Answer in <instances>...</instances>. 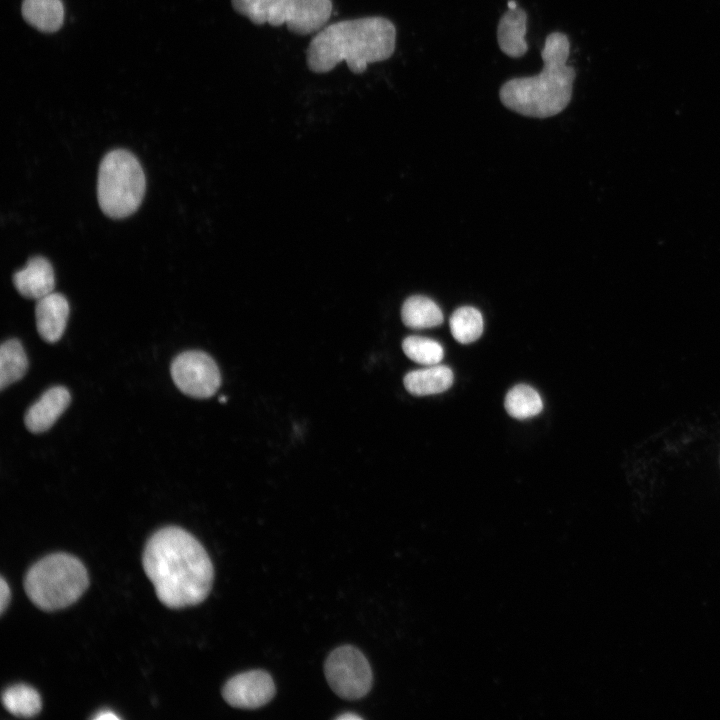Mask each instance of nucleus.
Returning <instances> with one entry per match:
<instances>
[{
	"instance_id": "obj_6",
	"label": "nucleus",
	"mask_w": 720,
	"mask_h": 720,
	"mask_svg": "<svg viewBox=\"0 0 720 720\" xmlns=\"http://www.w3.org/2000/svg\"><path fill=\"white\" fill-rule=\"evenodd\" d=\"M236 12L255 25H286L298 35L321 30L329 20L331 0H231Z\"/></svg>"
},
{
	"instance_id": "obj_26",
	"label": "nucleus",
	"mask_w": 720,
	"mask_h": 720,
	"mask_svg": "<svg viewBox=\"0 0 720 720\" xmlns=\"http://www.w3.org/2000/svg\"><path fill=\"white\" fill-rule=\"evenodd\" d=\"M226 400H227V398H226L225 396H221V397L219 398V401H220L221 403H225Z\"/></svg>"
},
{
	"instance_id": "obj_8",
	"label": "nucleus",
	"mask_w": 720,
	"mask_h": 720,
	"mask_svg": "<svg viewBox=\"0 0 720 720\" xmlns=\"http://www.w3.org/2000/svg\"><path fill=\"white\" fill-rule=\"evenodd\" d=\"M170 372L177 388L193 398H209L221 384L215 361L202 351L180 353L172 361Z\"/></svg>"
},
{
	"instance_id": "obj_14",
	"label": "nucleus",
	"mask_w": 720,
	"mask_h": 720,
	"mask_svg": "<svg viewBox=\"0 0 720 720\" xmlns=\"http://www.w3.org/2000/svg\"><path fill=\"white\" fill-rule=\"evenodd\" d=\"M453 380V372L448 366L436 364L407 373L404 386L412 395L427 396L446 391Z\"/></svg>"
},
{
	"instance_id": "obj_9",
	"label": "nucleus",
	"mask_w": 720,
	"mask_h": 720,
	"mask_svg": "<svg viewBox=\"0 0 720 720\" xmlns=\"http://www.w3.org/2000/svg\"><path fill=\"white\" fill-rule=\"evenodd\" d=\"M222 695L232 707L256 709L274 697L275 684L266 671H246L230 678L222 689Z\"/></svg>"
},
{
	"instance_id": "obj_24",
	"label": "nucleus",
	"mask_w": 720,
	"mask_h": 720,
	"mask_svg": "<svg viewBox=\"0 0 720 720\" xmlns=\"http://www.w3.org/2000/svg\"><path fill=\"white\" fill-rule=\"evenodd\" d=\"M337 719H341V720L351 719V720H353V719H361V717L358 716V715H356V714L347 713V714H342V715L338 716Z\"/></svg>"
},
{
	"instance_id": "obj_19",
	"label": "nucleus",
	"mask_w": 720,
	"mask_h": 720,
	"mask_svg": "<svg viewBox=\"0 0 720 720\" xmlns=\"http://www.w3.org/2000/svg\"><path fill=\"white\" fill-rule=\"evenodd\" d=\"M504 406L510 416L523 420L538 415L543 409V402L534 388L518 384L506 394Z\"/></svg>"
},
{
	"instance_id": "obj_21",
	"label": "nucleus",
	"mask_w": 720,
	"mask_h": 720,
	"mask_svg": "<svg viewBox=\"0 0 720 720\" xmlns=\"http://www.w3.org/2000/svg\"><path fill=\"white\" fill-rule=\"evenodd\" d=\"M402 349L409 359L427 366L439 364L444 356L440 343L421 336L406 337L402 342Z\"/></svg>"
},
{
	"instance_id": "obj_18",
	"label": "nucleus",
	"mask_w": 720,
	"mask_h": 720,
	"mask_svg": "<svg viewBox=\"0 0 720 720\" xmlns=\"http://www.w3.org/2000/svg\"><path fill=\"white\" fill-rule=\"evenodd\" d=\"M27 368L28 360L22 344L17 339L5 341L0 348L1 390L20 380Z\"/></svg>"
},
{
	"instance_id": "obj_20",
	"label": "nucleus",
	"mask_w": 720,
	"mask_h": 720,
	"mask_svg": "<svg viewBox=\"0 0 720 720\" xmlns=\"http://www.w3.org/2000/svg\"><path fill=\"white\" fill-rule=\"evenodd\" d=\"M449 325L454 339L461 344H468L481 336L483 317L476 308L463 306L453 312Z\"/></svg>"
},
{
	"instance_id": "obj_2",
	"label": "nucleus",
	"mask_w": 720,
	"mask_h": 720,
	"mask_svg": "<svg viewBox=\"0 0 720 720\" xmlns=\"http://www.w3.org/2000/svg\"><path fill=\"white\" fill-rule=\"evenodd\" d=\"M396 28L387 18L374 16L343 20L323 27L306 50L308 68L331 71L341 61L355 74L368 64L387 60L395 50Z\"/></svg>"
},
{
	"instance_id": "obj_15",
	"label": "nucleus",
	"mask_w": 720,
	"mask_h": 720,
	"mask_svg": "<svg viewBox=\"0 0 720 720\" xmlns=\"http://www.w3.org/2000/svg\"><path fill=\"white\" fill-rule=\"evenodd\" d=\"M22 15L36 29L55 32L63 24L64 6L61 0H24Z\"/></svg>"
},
{
	"instance_id": "obj_7",
	"label": "nucleus",
	"mask_w": 720,
	"mask_h": 720,
	"mask_svg": "<svg viewBox=\"0 0 720 720\" xmlns=\"http://www.w3.org/2000/svg\"><path fill=\"white\" fill-rule=\"evenodd\" d=\"M324 670L328 684L341 698L360 699L371 689L373 677L369 662L353 646L334 649L326 659Z\"/></svg>"
},
{
	"instance_id": "obj_11",
	"label": "nucleus",
	"mask_w": 720,
	"mask_h": 720,
	"mask_svg": "<svg viewBox=\"0 0 720 720\" xmlns=\"http://www.w3.org/2000/svg\"><path fill=\"white\" fill-rule=\"evenodd\" d=\"M69 303L65 296L52 292L39 300L35 307L37 331L49 343L57 342L63 335L68 316Z\"/></svg>"
},
{
	"instance_id": "obj_16",
	"label": "nucleus",
	"mask_w": 720,
	"mask_h": 720,
	"mask_svg": "<svg viewBox=\"0 0 720 720\" xmlns=\"http://www.w3.org/2000/svg\"><path fill=\"white\" fill-rule=\"evenodd\" d=\"M401 317L403 323L413 329L436 327L444 320L438 305L430 298L421 295H414L405 300Z\"/></svg>"
},
{
	"instance_id": "obj_5",
	"label": "nucleus",
	"mask_w": 720,
	"mask_h": 720,
	"mask_svg": "<svg viewBox=\"0 0 720 720\" xmlns=\"http://www.w3.org/2000/svg\"><path fill=\"white\" fill-rule=\"evenodd\" d=\"M146 180L138 159L129 151L115 149L102 159L97 180L98 203L108 217L122 219L142 203Z\"/></svg>"
},
{
	"instance_id": "obj_22",
	"label": "nucleus",
	"mask_w": 720,
	"mask_h": 720,
	"mask_svg": "<svg viewBox=\"0 0 720 720\" xmlns=\"http://www.w3.org/2000/svg\"><path fill=\"white\" fill-rule=\"evenodd\" d=\"M10 601V588L3 577L0 580V612L4 613Z\"/></svg>"
},
{
	"instance_id": "obj_13",
	"label": "nucleus",
	"mask_w": 720,
	"mask_h": 720,
	"mask_svg": "<svg viewBox=\"0 0 720 720\" xmlns=\"http://www.w3.org/2000/svg\"><path fill=\"white\" fill-rule=\"evenodd\" d=\"M527 14L522 8L508 9L500 18L497 26V41L503 53L512 58L525 55L528 44Z\"/></svg>"
},
{
	"instance_id": "obj_3",
	"label": "nucleus",
	"mask_w": 720,
	"mask_h": 720,
	"mask_svg": "<svg viewBox=\"0 0 720 720\" xmlns=\"http://www.w3.org/2000/svg\"><path fill=\"white\" fill-rule=\"evenodd\" d=\"M570 43L567 35L552 32L541 51L542 71L530 77L513 78L499 91L502 104L528 117L547 118L562 112L569 104L576 72L567 65Z\"/></svg>"
},
{
	"instance_id": "obj_10",
	"label": "nucleus",
	"mask_w": 720,
	"mask_h": 720,
	"mask_svg": "<svg viewBox=\"0 0 720 720\" xmlns=\"http://www.w3.org/2000/svg\"><path fill=\"white\" fill-rule=\"evenodd\" d=\"M71 396L63 386H54L46 390L25 413L26 428L33 433L48 430L69 406Z\"/></svg>"
},
{
	"instance_id": "obj_23",
	"label": "nucleus",
	"mask_w": 720,
	"mask_h": 720,
	"mask_svg": "<svg viewBox=\"0 0 720 720\" xmlns=\"http://www.w3.org/2000/svg\"><path fill=\"white\" fill-rule=\"evenodd\" d=\"M94 719H100V720H102V719H104V720L105 719H119V717L117 715H115L113 712L105 710V711H101L98 715H95Z\"/></svg>"
},
{
	"instance_id": "obj_17",
	"label": "nucleus",
	"mask_w": 720,
	"mask_h": 720,
	"mask_svg": "<svg viewBox=\"0 0 720 720\" xmlns=\"http://www.w3.org/2000/svg\"><path fill=\"white\" fill-rule=\"evenodd\" d=\"M2 704L9 713L20 718L34 717L42 707L37 690L23 683L7 687L2 693Z\"/></svg>"
},
{
	"instance_id": "obj_25",
	"label": "nucleus",
	"mask_w": 720,
	"mask_h": 720,
	"mask_svg": "<svg viewBox=\"0 0 720 720\" xmlns=\"http://www.w3.org/2000/svg\"><path fill=\"white\" fill-rule=\"evenodd\" d=\"M507 5H508V8H509V9H516V8H517V3H516L514 0H509L508 3H507Z\"/></svg>"
},
{
	"instance_id": "obj_1",
	"label": "nucleus",
	"mask_w": 720,
	"mask_h": 720,
	"mask_svg": "<svg viewBox=\"0 0 720 720\" xmlns=\"http://www.w3.org/2000/svg\"><path fill=\"white\" fill-rule=\"evenodd\" d=\"M142 564L159 601L169 608L197 605L212 588L214 569L206 550L179 527L156 531L145 545Z\"/></svg>"
},
{
	"instance_id": "obj_12",
	"label": "nucleus",
	"mask_w": 720,
	"mask_h": 720,
	"mask_svg": "<svg viewBox=\"0 0 720 720\" xmlns=\"http://www.w3.org/2000/svg\"><path fill=\"white\" fill-rule=\"evenodd\" d=\"M16 290L26 298L39 300L54 292L55 276L50 262L42 257H32L26 266L13 275Z\"/></svg>"
},
{
	"instance_id": "obj_4",
	"label": "nucleus",
	"mask_w": 720,
	"mask_h": 720,
	"mask_svg": "<svg viewBox=\"0 0 720 720\" xmlns=\"http://www.w3.org/2000/svg\"><path fill=\"white\" fill-rule=\"evenodd\" d=\"M83 563L67 553H53L37 561L26 573L24 588L30 601L44 611L66 608L87 589Z\"/></svg>"
}]
</instances>
